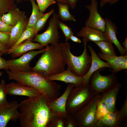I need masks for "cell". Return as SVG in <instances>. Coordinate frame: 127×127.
Masks as SVG:
<instances>
[{"label":"cell","mask_w":127,"mask_h":127,"mask_svg":"<svg viewBox=\"0 0 127 127\" xmlns=\"http://www.w3.org/2000/svg\"><path fill=\"white\" fill-rule=\"evenodd\" d=\"M90 85L83 83L74 87L69 95L66 106L68 114L74 115L92 99L94 95L91 93Z\"/></svg>","instance_id":"5"},{"label":"cell","mask_w":127,"mask_h":127,"mask_svg":"<svg viewBox=\"0 0 127 127\" xmlns=\"http://www.w3.org/2000/svg\"><path fill=\"white\" fill-rule=\"evenodd\" d=\"M32 39H28L17 46L11 54L13 58L17 57L26 53L28 51L36 49H43L44 47L39 43L32 42Z\"/></svg>","instance_id":"21"},{"label":"cell","mask_w":127,"mask_h":127,"mask_svg":"<svg viewBox=\"0 0 127 127\" xmlns=\"http://www.w3.org/2000/svg\"><path fill=\"white\" fill-rule=\"evenodd\" d=\"M5 86V80L2 79L0 84V106L6 105L9 103L6 98L7 93Z\"/></svg>","instance_id":"32"},{"label":"cell","mask_w":127,"mask_h":127,"mask_svg":"<svg viewBox=\"0 0 127 127\" xmlns=\"http://www.w3.org/2000/svg\"><path fill=\"white\" fill-rule=\"evenodd\" d=\"M119 0H100V6L102 7L106 4L109 3L112 5L115 3L119 1Z\"/></svg>","instance_id":"40"},{"label":"cell","mask_w":127,"mask_h":127,"mask_svg":"<svg viewBox=\"0 0 127 127\" xmlns=\"http://www.w3.org/2000/svg\"><path fill=\"white\" fill-rule=\"evenodd\" d=\"M106 27L104 33L108 40L114 44L117 48L121 55H127V52L118 40L116 34L118 28L111 20L106 18Z\"/></svg>","instance_id":"16"},{"label":"cell","mask_w":127,"mask_h":127,"mask_svg":"<svg viewBox=\"0 0 127 127\" xmlns=\"http://www.w3.org/2000/svg\"><path fill=\"white\" fill-rule=\"evenodd\" d=\"M67 3L70 5L72 9H74L75 8L76 3L78 0H65Z\"/></svg>","instance_id":"41"},{"label":"cell","mask_w":127,"mask_h":127,"mask_svg":"<svg viewBox=\"0 0 127 127\" xmlns=\"http://www.w3.org/2000/svg\"><path fill=\"white\" fill-rule=\"evenodd\" d=\"M65 127H78L76 121L73 116L68 114L65 118Z\"/></svg>","instance_id":"36"},{"label":"cell","mask_w":127,"mask_h":127,"mask_svg":"<svg viewBox=\"0 0 127 127\" xmlns=\"http://www.w3.org/2000/svg\"><path fill=\"white\" fill-rule=\"evenodd\" d=\"M75 87L71 83H69L63 94L60 97L54 98L48 101L50 110L54 115L64 117L67 115L66 106L70 92Z\"/></svg>","instance_id":"11"},{"label":"cell","mask_w":127,"mask_h":127,"mask_svg":"<svg viewBox=\"0 0 127 127\" xmlns=\"http://www.w3.org/2000/svg\"><path fill=\"white\" fill-rule=\"evenodd\" d=\"M3 73L2 72L0 71V76H2L3 75Z\"/></svg>","instance_id":"47"},{"label":"cell","mask_w":127,"mask_h":127,"mask_svg":"<svg viewBox=\"0 0 127 127\" xmlns=\"http://www.w3.org/2000/svg\"><path fill=\"white\" fill-rule=\"evenodd\" d=\"M123 48L125 51L127 52V37L126 36L125 38L124 41L123 43Z\"/></svg>","instance_id":"44"},{"label":"cell","mask_w":127,"mask_h":127,"mask_svg":"<svg viewBox=\"0 0 127 127\" xmlns=\"http://www.w3.org/2000/svg\"><path fill=\"white\" fill-rule=\"evenodd\" d=\"M55 1H57L58 3H60L63 4L67 3L65 0H53Z\"/></svg>","instance_id":"45"},{"label":"cell","mask_w":127,"mask_h":127,"mask_svg":"<svg viewBox=\"0 0 127 127\" xmlns=\"http://www.w3.org/2000/svg\"><path fill=\"white\" fill-rule=\"evenodd\" d=\"M27 20L25 16L14 26L10 33L8 47H11L19 39L25 29L28 21Z\"/></svg>","instance_id":"22"},{"label":"cell","mask_w":127,"mask_h":127,"mask_svg":"<svg viewBox=\"0 0 127 127\" xmlns=\"http://www.w3.org/2000/svg\"><path fill=\"white\" fill-rule=\"evenodd\" d=\"M5 53H6L4 52H0V70L8 69L7 60L2 57V56Z\"/></svg>","instance_id":"39"},{"label":"cell","mask_w":127,"mask_h":127,"mask_svg":"<svg viewBox=\"0 0 127 127\" xmlns=\"http://www.w3.org/2000/svg\"><path fill=\"white\" fill-rule=\"evenodd\" d=\"M46 48L35 65L32 67V71L41 73L47 77L65 71L66 63L60 42Z\"/></svg>","instance_id":"3"},{"label":"cell","mask_w":127,"mask_h":127,"mask_svg":"<svg viewBox=\"0 0 127 127\" xmlns=\"http://www.w3.org/2000/svg\"><path fill=\"white\" fill-rule=\"evenodd\" d=\"M9 80L33 87L39 91L48 101L57 98L60 94L61 86L54 81H49L40 72L33 71L28 72L13 71L6 70Z\"/></svg>","instance_id":"2"},{"label":"cell","mask_w":127,"mask_h":127,"mask_svg":"<svg viewBox=\"0 0 127 127\" xmlns=\"http://www.w3.org/2000/svg\"><path fill=\"white\" fill-rule=\"evenodd\" d=\"M101 93L94 95L91 100L73 116L78 127H95L97 122L95 116L96 107Z\"/></svg>","instance_id":"6"},{"label":"cell","mask_w":127,"mask_h":127,"mask_svg":"<svg viewBox=\"0 0 127 127\" xmlns=\"http://www.w3.org/2000/svg\"><path fill=\"white\" fill-rule=\"evenodd\" d=\"M37 34V32L35 31L34 28L29 27L25 29L19 40L8 49L7 52V54H11L15 48L24 41L29 38L33 40Z\"/></svg>","instance_id":"24"},{"label":"cell","mask_w":127,"mask_h":127,"mask_svg":"<svg viewBox=\"0 0 127 127\" xmlns=\"http://www.w3.org/2000/svg\"><path fill=\"white\" fill-rule=\"evenodd\" d=\"M69 39L75 42L79 43H81V41L79 38L74 36L73 35H71Z\"/></svg>","instance_id":"43"},{"label":"cell","mask_w":127,"mask_h":127,"mask_svg":"<svg viewBox=\"0 0 127 127\" xmlns=\"http://www.w3.org/2000/svg\"><path fill=\"white\" fill-rule=\"evenodd\" d=\"M84 45V49L82 54L76 56L73 55L71 51L70 44L68 43H61L66 64L67 70L79 77L84 76L89 71L91 64L92 58L87 51V42L82 39Z\"/></svg>","instance_id":"4"},{"label":"cell","mask_w":127,"mask_h":127,"mask_svg":"<svg viewBox=\"0 0 127 127\" xmlns=\"http://www.w3.org/2000/svg\"><path fill=\"white\" fill-rule=\"evenodd\" d=\"M118 115L121 120L123 122L126 121L127 118V95L126 94L124 103L120 111H119Z\"/></svg>","instance_id":"35"},{"label":"cell","mask_w":127,"mask_h":127,"mask_svg":"<svg viewBox=\"0 0 127 127\" xmlns=\"http://www.w3.org/2000/svg\"><path fill=\"white\" fill-rule=\"evenodd\" d=\"M58 26L62 31L65 38L66 41L69 39V37L73 33L71 29L67 25L61 22L59 20L58 22Z\"/></svg>","instance_id":"33"},{"label":"cell","mask_w":127,"mask_h":127,"mask_svg":"<svg viewBox=\"0 0 127 127\" xmlns=\"http://www.w3.org/2000/svg\"><path fill=\"white\" fill-rule=\"evenodd\" d=\"M16 7L15 0H0V16Z\"/></svg>","instance_id":"28"},{"label":"cell","mask_w":127,"mask_h":127,"mask_svg":"<svg viewBox=\"0 0 127 127\" xmlns=\"http://www.w3.org/2000/svg\"><path fill=\"white\" fill-rule=\"evenodd\" d=\"M19 108L18 119L22 127H46L54 115L48 100L42 94L21 101Z\"/></svg>","instance_id":"1"},{"label":"cell","mask_w":127,"mask_h":127,"mask_svg":"<svg viewBox=\"0 0 127 127\" xmlns=\"http://www.w3.org/2000/svg\"><path fill=\"white\" fill-rule=\"evenodd\" d=\"M54 11V8L52 9L49 12L44 14V15L37 21L34 28L37 32L42 29L44 27L48 18Z\"/></svg>","instance_id":"31"},{"label":"cell","mask_w":127,"mask_h":127,"mask_svg":"<svg viewBox=\"0 0 127 127\" xmlns=\"http://www.w3.org/2000/svg\"><path fill=\"white\" fill-rule=\"evenodd\" d=\"M65 118L54 115L50 120L46 127H65Z\"/></svg>","instance_id":"30"},{"label":"cell","mask_w":127,"mask_h":127,"mask_svg":"<svg viewBox=\"0 0 127 127\" xmlns=\"http://www.w3.org/2000/svg\"><path fill=\"white\" fill-rule=\"evenodd\" d=\"M103 69L97 70L91 77L89 89L90 93L93 95L102 93L118 83V79L114 73L105 75H101L100 72Z\"/></svg>","instance_id":"7"},{"label":"cell","mask_w":127,"mask_h":127,"mask_svg":"<svg viewBox=\"0 0 127 127\" xmlns=\"http://www.w3.org/2000/svg\"><path fill=\"white\" fill-rule=\"evenodd\" d=\"M25 16L24 12L16 7L0 16V19L8 24L14 26Z\"/></svg>","instance_id":"23"},{"label":"cell","mask_w":127,"mask_h":127,"mask_svg":"<svg viewBox=\"0 0 127 127\" xmlns=\"http://www.w3.org/2000/svg\"><path fill=\"white\" fill-rule=\"evenodd\" d=\"M119 111L116 110L110 112L102 118L97 120L95 127H121L123 123L118 115Z\"/></svg>","instance_id":"20"},{"label":"cell","mask_w":127,"mask_h":127,"mask_svg":"<svg viewBox=\"0 0 127 127\" xmlns=\"http://www.w3.org/2000/svg\"><path fill=\"white\" fill-rule=\"evenodd\" d=\"M19 106L18 102L15 100L0 106V127H5L10 121H15L19 119Z\"/></svg>","instance_id":"12"},{"label":"cell","mask_w":127,"mask_h":127,"mask_svg":"<svg viewBox=\"0 0 127 127\" xmlns=\"http://www.w3.org/2000/svg\"><path fill=\"white\" fill-rule=\"evenodd\" d=\"M109 112L105 104L99 100L97 104L96 111L95 116L97 120L101 119Z\"/></svg>","instance_id":"29"},{"label":"cell","mask_w":127,"mask_h":127,"mask_svg":"<svg viewBox=\"0 0 127 127\" xmlns=\"http://www.w3.org/2000/svg\"><path fill=\"white\" fill-rule=\"evenodd\" d=\"M29 0L32 5V11L25 29L29 27L34 28L37 21L44 14L40 11L37 5L35 2V0Z\"/></svg>","instance_id":"25"},{"label":"cell","mask_w":127,"mask_h":127,"mask_svg":"<svg viewBox=\"0 0 127 127\" xmlns=\"http://www.w3.org/2000/svg\"><path fill=\"white\" fill-rule=\"evenodd\" d=\"M28 0H15V1H16L17 2H20L21 1H27Z\"/></svg>","instance_id":"46"},{"label":"cell","mask_w":127,"mask_h":127,"mask_svg":"<svg viewBox=\"0 0 127 127\" xmlns=\"http://www.w3.org/2000/svg\"><path fill=\"white\" fill-rule=\"evenodd\" d=\"M10 48L0 43V52L7 53Z\"/></svg>","instance_id":"42"},{"label":"cell","mask_w":127,"mask_h":127,"mask_svg":"<svg viewBox=\"0 0 127 127\" xmlns=\"http://www.w3.org/2000/svg\"><path fill=\"white\" fill-rule=\"evenodd\" d=\"M59 17L57 13H53V17L50 20L48 27L43 33L36 35L32 41L39 43L46 47L48 44L54 45L59 43L60 36L58 30Z\"/></svg>","instance_id":"8"},{"label":"cell","mask_w":127,"mask_h":127,"mask_svg":"<svg viewBox=\"0 0 127 127\" xmlns=\"http://www.w3.org/2000/svg\"><path fill=\"white\" fill-rule=\"evenodd\" d=\"M91 4L85 6L89 11V16L85 22V26L98 30L104 33L106 27L105 19L98 12L97 0H90Z\"/></svg>","instance_id":"10"},{"label":"cell","mask_w":127,"mask_h":127,"mask_svg":"<svg viewBox=\"0 0 127 127\" xmlns=\"http://www.w3.org/2000/svg\"><path fill=\"white\" fill-rule=\"evenodd\" d=\"M10 37V33L0 32V43L8 46Z\"/></svg>","instance_id":"38"},{"label":"cell","mask_w":127,"mask_h":127,"mask_svg":"<svg viewBox=\"0 0 127 127\" xmlns=\"http://www.w3.org/2000/svg\"><path fill=\"white\" fill-rule=\"evenodd\" d=\"M49 81L57 80L63 81L66 83L73 84L75 87L83 83V77H79L75 75L70 71L67 70L56 75L47 77Z\"/></svg>","instance_id":"19"},{"label":"cell","mask_w":127,"mask_h":127,"mask_svg":"<svg viewBox=\"0 0 127 127\" xmlns=\"http://www.w3.org/2000/svg\"><path fill=\"white\" fill-rule=\"evenodd\" d=\"M87 47L91 54L92 61L89 71L83 77V83L86 84H89L91 76L93 73L97 70L105 67L112 68L111 66L109 63L107 62L103 61L98 56L95 52L91 45H88Z\"/></svg>","instance_id":"15"},{"label":"cell","mask_w":127,"mask_h":127,"mask_svg":"<svg viewBox=\"0 0 127 127\" xmlns=\"http://www.w3.org/2000/svg\"><path fill=\"white\" fill-rule=\"evenodd\" d=\"M5 87L7 94L10 95L25 96L32 98L41 94L33 87L17 82L10 83L6 85Z\"/></svg>","instance_id":"13"},{"label":"cell","mask_w":127,"mask_h":127,"mask_svg":"<svg viewBox=\"0 0 127 127\" xmlns=\"http://www.w3.org/2000/svg\"><path fill=\"white\" fill-rule=\"evenodd\" d=\"M122 85L121 83L118 82L101 94L100 100L105 104L109 112H113L117 110L116 104L117 96Z\"/></svg>","instance_id":"14"},{"label":"cell","mask_w":127,"mask_h":127,"mask_svg":"<svg viewBox=\"0 0 127 127\" xmlns=\"http://www.w3.org/2000/svg\"><path fill=\"white\" fill-rule=\"evenodd\" d=\"M97 55L100 59L105 60L110 65L112 73L115 74L127 69V55L119 56H109L99 53Z\"/></svg>","instance_id":"17"},{"label":"cell","mask_w":127,"mask_h":127,"mask_svg":"<svg viewBox=\"0 0 127 127\" xmlns=\"http://www.w3.org/2000/svg\"><path fill=\"white\" fill-rule=\"evenodd\" d=\"M83 38V39L87 42L108 41L104 33L97 29L86 26L82 27L76 35Z\"/></svg>","instance_id":"18"},{"label":"cell","mask_w":127,"mask_h":127,"mask_svg":"<svg viewBox=\"0 0 127 127\" xmlns=\"http://www.w3.org/2000/svg\"><path fill=\"white\" fill-rule=\"evenodd\" d=\"M59 12L58 15L59 18L62 21H75L76 20L74 17L70 13L69 10V4L58 3Z\"/></svg>","instance_id":"26"},{"label":"cell","mask_w":127,"mask_h":127,"mask_svg":"<svg viewBox=\"0 0 127 127\" xmlns=\"http://www.w3.org/2000/svg\"><path fill=\"white\" fill-rule=\"evenodd\" d=\"M46 48L38 51H30L22 55L20 58L7 60L8 69L13 71L28 72L32 71L30 61L36 55L43 53Z\"/></svg>","instance_id":"9"},{"label":"cell","mask_w":127,"mask_h":127,"mask_svg":"<svg viewBox=\"0 0 127 127\" xmlns=\"http://www.w3.org/2000/svg\"><path fill=\"white\" fill-rule=\"evenodd\" d=\"M100 48L101 53L109 56H117L112 43L109 41L94 42Z\"/></svg>","instance_id":"27"},{"label":"cell","mask_w":127,"mask_h":127,"mask_svg":"<svg viewBox=\"0 0 127 127\" xmlns=\"http://www.w3.org/2000/svg\"><path fill=\"white\" fill-rule=\"evenodd\" d=\"M40 12L43 13L47 8L50 5L56 3L53 0H36Z\"/></svg>","instance_id":"34"},{"label":"cell","mask_w":127,"mask_h":127,"mask_svg":"<svg viewBox=\"0 0 127 127\" xmlns=\"http://www.w3.org/2000/svg\"><path fill=\"white\" fill-rule=\"evenodd\" d=\"M14 26L6 23L0 19V32L10 33Z\"/></svg>","instance_id":"37"}]
</instances>
